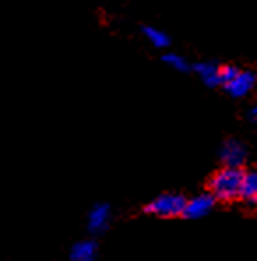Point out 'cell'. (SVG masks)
Wrapping results in <instances>:
<instances>
[{"label": "cell", "mask_w": 257, "mask_h": 261, "mask_svg": "<svg viewBox=\"0 0 257 261\" xmlns=\"http://www.w3.org/2000/svg\"><path fill=\"white\" fill-rule=\"evenodd\" d=\"M194 71L199 74V78L203 80V83L208 87H218L222 85L220 82V65L213 62H199L194 67Z\"/></svg>", "instance_id": "cell-8"}, {"label": "cell", "mask_w": 257, "mask_h": 261, "mask_svg": "<svg viewBox=\"0 0 257 261\" xmlns=\"http://www.w3.org/2000/svg\"><path fill=\"white\" fill-rule=\"evenodd\" d=\"M241 176H243V171L240 168L225 166L218 170L210 180V191H212L213 198L220 199V201H233V199L240 198Z\"/></svg>", "instance_id": "cell-1"}, {"label": "cell", "mask_w": 257, "mask_h": 261, "mask_svg": "<svg viewBox=\"0 0 257 261\" xmlns=\"http://www.w3.org/2000/svg\"><path fill=\"white\" fill-rule=\"evenodd\" d=\"M97 258V244L94 240H81L72 245L71 259L72 261H92Z\"/></svg>", "instance_id": "cell-9"}, {"label": "cell", "mask_w": 257, "mask_h": 261, "mask_svg": "<svg viewBox=\"0 0 257 261\" xmlns=\"http://www.w3.org/2000/svg\"><path fill=\"white\" fill-rule=\"evenodd\" d=\"M143 34H145V37H147L148 43H152V46H155V48H167V44H169L167 34L159 29H155V27H145Z\"/></svg>", "instance_id": "cell-10"}, {"label": "cell", "mask_w": 257, "mask_h": 261, "mask_svg": "<svg viewBox=\"0 0 257 261\" xmlns=\"http://www.w3.org/2000/svg\"><path fill=\"white\" fill-rule=\"evenodd\" d=\"M240 199H243L247 205L257 206V171L250 170L241 176Z\"/></svg>", "instance_id": "cell-7"}, {"label": "cell", "mask_w": 257, "mask_h": 261, "mask_svg": "<svg viewBox=\"0 0 257 261\" xmlns=\"http://www.w3.org/2000/svg\"><path fill=\"white\" fill-rule=\"evenodd\" d=\"M215 206L213 194H199L192 199H187L185 208H183V217L187 219H203L206 217Z\"/></svg>", "instance_id": "cell-4"}, {"label": "cell", "mask_w": 257, "mask_h": 261, "mask_svg": "<svg viewBox=\"0 0 257 261\" xmlns=\"http://www.w3.org/2000/svg\"><path fill=\"white\" fill-rule=\"evenodd\" d=\"M250 118H252V122H255L257 124V105L250 110Z\"/></svg>", "instance_id": "cell-13"}, {"label": "cell", "mask_w": 257, "mask_h": 261, "mask_svg": "<svg viewBox=\"0 0 257 261\" xmlns=\"http://www.w3.org/2000/svg\"><path fill=\"white\" fill-rule=\"evenodd\" d=\"M111 221V208L106 203H99L88 214V229L94 235H101L107 229Z\"/></svg>", "instance_id": "cell-6"}, {"label": "cell", "mask_w": 257, "mask_h": 261, "mask_svg": "<svg viewBox=\"0 0 257 261\" xmlns=\"http://www.w3.org/2000/svg\"><path fill=\"white\" fill-rule=\"evenodd\" d=\"M220 159L225 166L231 168H241L247 161V148L241 141L238 140H227L220 148Z\"/></svg>", "instance_id": "cell-5"}, {"label": "cell", "mask_w": 257, "mask_h": 261, "mask_svg": "<svg viewBox=\"0 0 257 261\" xmlns=\"http://www.w3.org/2000/svg\"><path fill=\"white\" fill-rule=\"evenodd\" d=\"M238 72V69L235 67V65H222L220 67V82H222V85L224 83H227L229 80L233 78Z\"/></svg>", "instance_id": "cell-12"}, {"label": "cell", "mask_w": 257, "mask_h": 261, "mask_svg": "<svg viewBox=\"0 0 257 261\" xmlns=\"http://www.w3.org/2000/svg\"><path fill=\"white\" fill-rule=\"evenodd\" d=\"M185 201L182 194H173L166 193L160 194L153 199L152 203L147 205V212L152 216L162 217V219H173V217H180L183 216V208H185Z\"/></svg>", "instance_id": "cell-2"}, {"label": "cell", "mask_w": 257, "mask_h": 261, "mask_svg": "<svg viewBox=\"0 0 257 261\" xmlns=\"http://www.w3.org/2000/svg\"><path fill=\"white\" fill-rule=\"evenodd\" d=\"M257 85V74L252 71H240L227 83H224V88L233 95V97L240 99V97H245L248 95L252 90L255 88Z\"/></svg>", "instance_id": "cell-3"}, {"label": "cell", "mask_w": 257, "mask_h": 261, "mask_svg": "<svg viewBox=\"0 0 257 261\" xmlns=\"http://www.w3.org/2000/svg\"><path fill=\"white\" fill-rule=\"evenodd\" d=\"M164 62L169 65V67L175 69V71H180V72L189 71V64H187V60L183 59V57L176 55V53H167V55L164 57Z\"/></svg>", "instance_id": "cell-11"}]
</instances>
